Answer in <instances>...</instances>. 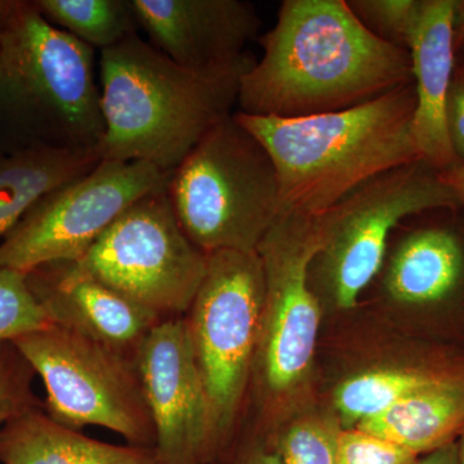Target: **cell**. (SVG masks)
Instances as JSON below:
<instances>
[{
	"instance_id": "obj_1",
	"label": "cell",
	"mask_w": 464,
	"mask_h": 464,
	"mask_svg": "<svg viewBox=\"0 0 464 464\" xmlns=\"http://www.w3.org/2000/svg\"><path fill=\"white\" fill-rule=\"evenodd\" d=\"M237 111L295 119L356 108L413 82L409 51L382 41L346 0H285Z\"/></svg>"
},
{
	"instance_id": "obj_2",
	"label": "cell",
	"mask_w": 464,
	"mask_h": 464,
	"mask_svg": "<svg viewBox=\"0 0 464 464\" xmlns=\"http://www.w3.org/2000/svg\"><path fill=\"white\" fill-rule=\"evenodd\" d=\"M256 61L246 52L225 65L188 69L139 34L101 52V160L142 161L172 173L234 114L241 78Z\"/></svg>"
},
{
	"instance_id": "obj_3",
	"label": "cell",
	"mask_w": 464,
	"mask_h": 464,
	"mask_svg": "<svg viewBox=\"0 0 464 464\" xmlns=\"http://www.w3.org/2000/svg\"><path fill=\"white\" fill-rule=\"evenodd\" d=\"M415 105L411 82L343 111L235 116L273 159L282 213L322 216L369 179L422 159L411 130Z\"/></svg>"
},
{
	"instance_id": "obj_4",
	"label": "cell",
	"mask_w": 464,
	"mask_h": 464,
	"mask_svg": "<svg viewBox=\"0 0 464 464\" xmlns=\"http://www.w3.org/2000/svg\"><path fill=\"white\" fill-rule=\"evenodd\" d=\"M94 50L34 2H8L0 42V118L25 149L92 151L105 133Z\"/></svg>"
},
{
	"instance_id": "obj_5",
	"label": "cell",
	"mask_w": 464,
	"mask_h": 464,
	"mask_svg": "<svg viewBox=\"0 0 464 464\" xmlns=\"http://www.w3.org/2000/svg\"><path fill=\"white\" fill-rule=\"evenodd\" d=\"M167 194L183 231L206 255L257 252L282 215L273 159L235 112L170 173Z\"/></svg>"
},
{
	"instance_id": "obj_6",
	"label": "cell",
	"mask_w": 464,
	"mask_h": 464,
	"mask_svg": "<svg viewBox=\"0 0 464 464\" xmlns=\"http://www.w3.org/2000/svg\"><path fill=\"white\" fill-rule=\"evenodd\" d=\"M460 209L441 174L423 159L369 179L322 215L324 246L310 266V285L341 310L381 274L392 232L411 217Z\"/></svg>"
},
{
	"instance_id": "obj_7",
	"label": "cell",
	"mask_w": 464,
	"mask_h": 464,
	"mask_svg": "<svg viewBox=\"0 0 464 464\" xmlns=\"http://www.w3.org/2000/svg\"><path fill=\"white\" fill-rule=\"evenodd\" d=\"M264 302L257 252L208 255L206 275L185 320L209 406V460L239 413L255 368Z\"/></svg>"
},
{
	"instance_id": "obj_8",
	"label": "cell",
	"mask_w": 464,
	"mask_h": 464,
	"mask_svg": "<svg viewBox=\"0 0 464 464\" xmlns=\"http://www.w3.org/2000/svg\"><path fill=\"white\" fill-rule=\"evenodd\" d=\"M45 387V413L69 429L99 426L134 447L155 448L136 357L51 325L12 341Z\"/></svg>"
},
{
	"instance_id": "obj_9",
	"label": "cell",
	"mask_w": 464,
	"mask_h": 464,
	"mask_svg": "<svg viewBox=\"0 0 464 464\" xmlns=\"http://www.w3.org/2000/svg\"><path fill=\"white\" fill-rule=\"evenodd\" d=\"M207 262L179 225L166 188L134 201L72 265L166 320L190 310Z\"/></svg>"
},
{
	"instance_id": "obj_10",
	"label": "cell",
	"mask_w": 464,
	"mask_h": 464,
	"mask_svg": "<svg viewBox=\"0 0 464 464\" xmlns=\"http://www.w3.org/2000/svg\"><path fill=\"white\" fill-rule=\"evenodd\" d=\"M324 246L322 216L282 213L259 243L265 302L255 368L270 398H286L313 368L322 307L310 266Z\"/></svg>"
},
{
	"instance_id": "obj_11",
	"label": "cell",
	"mask_w": 464,
	"mask_h": 464,
	"mask_svg": "<svg viewBox=\"0 0 464 464\" xmlns=\"http://www.w3.org/2000/svg\"><path fill=\"white\" fill-rule=\"evenodd\" d=\"M170 173L142 161L101 160L43 197L0 243V268L27 274L76 262L134 201L166 188Z\"/></svg>"
},
{
	"instance_id": "obj_12",
	"label": "cell",
	"mask_w": 464,
	"mask_h": 464,
	"mask_svg": "<svg viewBox=\"0 0 464 464\" xmlns=\"http://www.w3.org/2000/svg\"><path fill=\"white\" fill-rule=\"evenodd\" d=\"M160 464L209 462V406L185 317L158 324L136 357Z\"/></svg>"
},
{
	"instance_id": "obj_13",
	"label": "cell",
	"mask_w": 464,
	"mask_h": 464,
	"mask_svg": "<svg viewBox=\"0 0 464 464\" xmlns=\"http://www.w3.org/2000/svg\"><path fill=\"white\" fill-rule=\"evenodd\" d=\"M149 43L188 69L225 65L246 53L261 18L241 0H130Z\"/></svg>"
},
{
	"instance_id": "obj_14",
	"label": "cell",
	"mask_w": 464,
	"mask_h": 464,
	"mask_svg": "<svg viewBox=\"0 0 464 464\" xmlns=\"http://www.w3.org/2000/svg\"><path fill=\"white\" fill-rule=\"evenodd\" d=\"M26 280L52 324L124 355L137 357L149 333L164 320L105 284L79 273L72 262L39 266L26 274Z\"/></svg>"
},
{
	"instance_id": "obj_15",
	"label": "cell",
	"mask_w": 464,
	"mask_h": 464,
	"mask_svg": "<svg viewBox=\"0 0 464 464\" xmlns=\"http://www.w3.org/2000/svg\"><path fill=\"white\" fill-rule=\"evenodd\" d=\"M456 0H424L409 45L415 90L413 137L420 158L439 172L459 164L447 127L449 92L454 81Z\"/></svg>"
},
{
	"instance_id": "obj_16",
	"label": "cell",
	"mask_w": 464,
	"mask_h": 464,
	"mask_svg": "<svg viewBox=\"0 0 464 464\" xmlns=\"http://www.w3.org/2000/svg\"><path fill=\"white\" fill-rule=\"evenodd\" d=\"M387 256L383 290L396 304L436 310L464 295V232L456 222L411 228Z\"/></svg>"
},
{
	"instance_id": "obj_17",
	"label": "cell",
	"mask_w": 464,
	"mask_h": 464,
	"mask_svg": "<svg viewBox=\"0 0 464 464\" xmlns=\"http://www.w3.org/2000/svg\"><path fill=\"white\" fill-rule=\"evenodd\" d=\"M0 464H160L155 449L88 438L30 409L0 430Z\"/></svg>"
},
{
	"instance_id": "obj_18",
	"label": "cell",
	"mask_w": 464,
	"mask_h": 464,
	"mask_svg": "<svg viewBox=\"0 0 464 464\" xmlns=\"http://www.w3.org/2000/svg\"><path fill=\"white\" fill-rule=\"evenodd\" d=\"M353 429L418 457L456 442L464 430V375L415 392Z\"/></svg>"
},
{
	"instance_id": "obj_19",
	"label": "cell",
	"mask_w": 464,
	"mask_h": 464,
	"mask_svg": "<svg viewBox=\"0 0 464 464\" xmlns=\"http://www.w3.org/2000/svg\"><path fill=\"white\" fill-rule=\"evenodd\" d=\"M101 161L99 152L32 148L0 158V237L54 188L78 179Z\"/></svg>"
},
{
	"instance_id": "obj_20",
	"label": "cell",
	"mask_w": 464,
	"mask_h": 464,
	"mask_svg": "<svg viewBox=\"0 0 464 464\" xmlns=\"http://www.w3.org/2000/svg\"><path fill=\"white\" fill-rule=\"evenodd\" d=\"M457 375L460 374L433 369H372L342 382L334 391L333 404L342 427L353 429L408 396Z\"/></svg>"
},
{
	"instance_id": "obj_21",
	"label": "cell",
	"mask_w": 464,
	"mask_h": 464,
	"mask_svg": "<svg viewBox=\"0 0 464 464\" xmlns=\"http://www.w3.org/2000/svg\"><path fill=\"white\" fill-rule=\"evenodd\" d=\"M34 5L52 25L101 52L124 42L140 27L130 0H38Z\"/></svg>"
},
{
	"instance_id": "obj_22",
	"label": "cell",
	"mask_w": 464,
	"mask_h": 464,
	"mask_svg": "<svg viewBox=\"0 0 464 464\" xmlns=\"http://www.w3.org/2000/svg\"><path fill=\"white\" fill-rule=\"evenodd\" d=\"M342 431L335 418L307 415L290 424L275 447L284 464H337Z\"/></svg>"
},
{
	"instance_id": "obj_23",
	"label": "cell",
	"mask_w": 464,
	"mask_h": 464,
	"mask_svg": "<svg viewBox=\"0 0 464 464\" xmlns=\"http://www.w3.org/2000/svg\"><path fill=\"white\" fill-rule=\"evenodd\" d=\"M51 324L27 285L26 274L0 268V343Z\"/></svg>"
},
{
	"instance_id": "obj_24",
	"label": "cell",
	"mask_w": 464,
	"mask_h": 464,
	"mask_svg": "<svg viewBox=\"0 0 464 464\" xmlns=\"http://www.w3.org/2000/svg\"><path fill=\"white\" fill-rule=\"evenodd\" d=\"M424 0H350L356 17L382 41L409 51Z\"/></svg>"
},
{
	"instance_id": "obj_25",
	"label": "cell",
	"mask_w": 464,
	"mask_h": 464,
	"mask_svg": "<svg viewBox=\"0 0 464 464\" xmlns=\"http://www.w3.org/2000/svg\"><path fill=\"white\" fill-rule=\"evenodd\" d=\"M34 375L35 372L12 342L0 343V430L39 406L33 392Z\"/></svg>"
},
{
	"instance_id": "obj_26",
	"label": "cell",
	"mask_w": 464,
	"mask_h": 464,
	"mask_svg": "<svg viewBox=\"0 0 464 464\" xmlns=\"http://www.w3.org/2000/svg\"><path fill=\"white\" fill-rule=\"evenodd\" d=\"M418 456L386 440L356 429H343L337 464H414Z\"/></svg>"
},
{
	"instance_id": "obj_27",
	"label": "cell",
	"mask_w": 464,
	"mask_h": 464,
	"mask_svg": "<svg viewBox=\"0 0 464 464\" xmlns=\"http://www.w3.org/2000/svg\"><path fill=\"white\" fill-rule=\"evenodd\" d=\"M447 127L451 149L459 161L464 163V79L456 76L449 92Z\"/></svg>"
},
{
	"instance_id": "obj_28",
	"label": "cell",
	"mask_w": 464,
	"mask_h": 464,
	"mask_svg": "<svg viewBox=\"0 0 464 464\" xmlns=\"http://www.w3.org/2000/svg\"><path fill=\"white\" fill-rule=\"evenodd\" d=\"M237 464H284L276 447L258 445L246 451Z\"/></svg>"
},
{
	"instance_id": "obj_29",
	"label": "cell",
	"mask_w": 464,
	"mask_h": 464,
	"mask_svg": "<svg viewBox=\"0 0 464 464\" xmlns=\"http://www.w3.org/2000/svg\"><path fill=\"white\" fill-rule=\"evenodd\" d=\"M440 174H441L442 181L447 183L448 188L456 195L460 208L464 209V163L457 164Z\"/></svg>"
},
{
	"instance_id": "obj_30",
	"label": "cell",
	"mask_w": 464,
	"mask_h": 464,
	"mask_svg": "<svg viewBox=\"0 0 464 464\" xmlns=\"http://www.w3.org/2000/svg\"><path fill=\"white\" fill-rule=\"evenodd\" d=\"M414 464H459L458 462V447L457 441L445 447L433 450L431 453L424 454L418 458Z\"/></svg>"
},
{
	"instance_id": "obj_31",
	"label": "cell",
	"mask_w": 464,
	"mask_h": 464,
	"mask_svg": "<svg viewBox=\"0 0 464 464\" xmlns=\"http://www.w3.org/2000/svg\"><path fill=\"white\" fill-rule=\"evenodd\" d=\"M453 30L454 48L458 52L464 47V0H456Z\"/></svg>"
},
{
	"instance_id": "obj_32",
	"label": "cell",
	"mask_w": 464,
	"mask_h": 464,
	"mask_svg": "<svg viewBox=\"0 0 464 464\" xmlns=\"http://www.w3.org/2000/svg\"><path fill=\"white\" fill-rule=\"evenodd\" d=\"M458 447V462L464 464V430L460 433L459 438L457 440Z\"/></svg>"
},
{
	"instance_id": "obj_33",
	"label": "cell",
	"mask_w": 464,
	"mask_h": 464,
	"mask_svg": "<svg viewBox=\"0 0 464 464\" xmlns=\"http://www.w3.org/2000/svg\"><path fill=\"white\" fill-rule=\"evenodd\" d=\"M8 2H0V42H2L3 21H5V9Z\"/></svg>"
},
{
	"instance_id": "obj_34",
	"label": "cell",
	"mask_w": 464,
	"mask_h": 464,
	"mask_svg": "<svg viewBox=\"0 0 464 464\" xmlns=\"http://www.w3.org/2000/svg\"><path fill=\"white\" fill-rule=\"evenodd\" d=\"M459 76H462V78L464 79V69L462 70V72H460Z\"/></svg>"
}]
</instances>
